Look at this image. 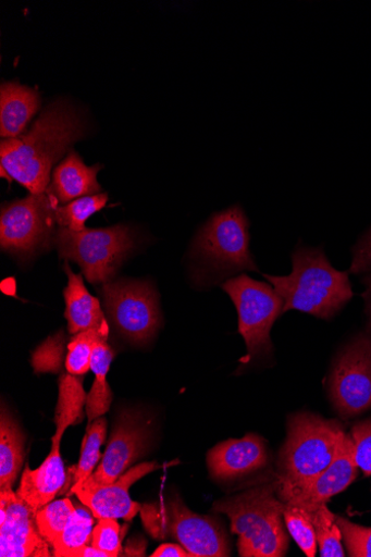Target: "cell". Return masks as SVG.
<instances>
[{
    "label": "cell",
    "mask_w": 371,
    "mask_h": 557,
    "mask_svg": "<svg viewBox=\"0 0 371 557\" xmlns=\"http://www.w3.org/2000/svg\"><path fill=\"white\" fill-rule=\"evenodd\" d=\"M82 113L64 99L47 106L25 135L3 138L0 144L2 176L16 181L30 194H41L50 183V172L70 153L71 146L86 136Z\"/></svg>",
    "instance_id": "1"
},
{
    "label": "cell",
    "mask_w": 371,
    "mask_h": 557,
    "mask_svg": "<svg viewBox=\"0 0 371 557\" xmlns=\"http://www.w3.org/2000/svg\"><path fill=\"white\" fill-rule=\"evenodd\" d=\"M287 276L263 274L284 300V313L299 311L331 320L353 298L348 273L337 271L322 247L298 245Z\"/></svg>",
    "instance_id": "2"
},
{
    "label": "cell",
    "mask_w": 371,
    "mask_h": 557,
    "mask_svg": "<svg viewBox=\"0 0 371 557\" xmlns=\"http://www.w3.org/2000/svg\"><path fill=\"white\" fill-rule=\"evenodd\" d=\"M249 221L238 206L211 216L190 247L191 280L199 287L213 286L258 267L249 249Z\"/></svg>",
    "instance_id": "3"
},
{
    "label": "cell",
    "mask_w": 371,
    "mask_h": 557,
    "mask_svg": "<svg viewBox=\"0 0 371 557\" xmlns=\"http://www.w3.org/2000/svg\"><path fill=\"white\" fill-rule=\"evenodd\" d=\"M284 506L274 482L220 499L213 510L230 518L240 556L283 557L289 545Z\"/></svg>",
    "instance_id": "4"
},
{
    "label": "cell",
    "mask_w": 371,
    "mask_h": 557,
    "mask_svg": "<svg viewBox=\"0 0 371 557\" xmlns=\"http://www.w3.org/2000/svg\"><path fill=\"white\" fill-rule=\"evenodd\" d=\"M345 434L335 420L307 412L290 416L277 462L276 488L299 486L320 475L336 458Z\"/></svg>",
    "instance_id": "5"
},
{
    "label": "cell",
    "mask_w": 371,
    "mask_h": 557,
    "mask_svg": "<svg viewBox=\"0 0 371 557\" xmlns=\"http://www.w3.org/2000/svg\"><path fill=\"white\" fill-rule=\"evenodd\" d=\"M235 304L238 331L244 337L247 352L240 364L249 367L259 360L273 357L271 331L284 314V300L270 284L258 282L246 274L232 277L222 284Z\"/></svg>",
    "instance_id": "6"
},
{
    "label": "cell",
    "mask_w": 371,
    "mask_h": 557,
    "mask_svg": "<svg viewBox=\"0 0 371 557\" xmlns=\"http://www.w3.org/2000/svg\"><path fill=\"white\" fill-rule=\"evenodd\" d=\"M60 258L77 263L92 284L112 281L134 248L133 230L127 225L74 232L59 227L55 236Z\"/></svg>",
    "instance_id": "7"
},
{
    "label": "cell",
    "mask_w": 371,
    "mask_h": 557,
    "mask_svg": "<svg viewBox=\"0 0 371 557\" xmlns=\"http://www.w3.org/2000/svg\"><path fill=\"white\" fill-rule=\"evenodd\" d=\"M60 207L49 190L8 202L0 214V246L23 260L55 244L57 218Z\"/></svg>",
    "instance_id": "8"
},
{
    "label": "cell",
    "mask_w": 371,
    "mask_h": 557,
    "mask_svg": "<svg viewBox=\"0 0 371 557\" xmlns=\"http://www.w3.org/2000/svg\"><path fill=\"white\" fill-rule=\"evenodd\" d=\"M147 513L145 523L156 539L172 536L193 557L231 555V544L221 525L214 519L193 513L178 497L168 504L150 505Z\"/></svg>",
    "instance_id": "9"
},
{
    "label": "cell",
    "mask_w": 371,
    "mask_h": 557,
    "mask_svg": "<svg viewBox=\"0 0 371 557\" xmlns=\"http://www.w3.org/2000/svg\"><path fill=\"white\" fill-rule=\"evenodd\" d=\"M101 295L110 321L132 343L149 342L161 327L159 297L148 282L111 281L102 284Z\"/></svg>",
    "instance_id": "10"
},
{
    "label": "cell",
    "mask_w": 371,
    "mask_h": 557,
    "mask_svg": "<svg viewBox=\"0 0 371 557\" xmlns=\"http://www.w3.org/2000/svg\"><path fill=\"white\" fill-rule=\"evenodd\" d=\"M329 394L344 419L371 410V337L360 334L339 351L329 379Z\"/></svg>",
    "instance_id": "11"
},
{
    "label": "cell",
    "mask_w": 371,
    "mask_h": 557,
    "mask_svg": "<svg viewBox=\"0 0 371 557\" xmlns=\"http://www.w3.org/2000/svg\"><path fill=\"white\" fill-rule=\"evenodd\" d=\"M49 546L38 531L36 512L13 488L0 490V556L48 557Z\"/></svg>",
    "instance_id": "12"
},
{
    "label": "cell",
    "mask_w": 371,
    "mask_h": 557,
    "mask_svg": "<svg viewBox=\"0 0 371 557\" xmlns=\"http://www.w3.org/2000/svg\"><path fill=\"white\" fill-rule=\"evenodd\" d=\"M358 470L353 438L345 434L336 458L325 471L299 486L276 488L277 495L285 503L311 509L317 505L327 504L333 496L344 492L356 480Z\"/></svg>",
    "instance_id": "13"
},
{
    "label": "cell",
    "mask_w": 371,
    "mask_h": 557,
    "mask_svg": "<svg viewBox=\"0 0 371 557\" xmlns=\"http://www.w3.org/2000/svg\"><path fill=\"white\" fill-rule=\"evenodd\" d=\"M159 469L154 462L141 463L122 475L110 485H97L83 482L72 487L71 493L76 494L81 502L98 519H124L132 521L143 509L141 505L129 496V488L147 474Z\"/></svg>",
    "instance_id": "14"
},
{
    "label": "cell",
    "mask_w": 371,
    "mask_h": 557,
    "mask_svg": "<svg viewBox=\"0 0 371 557\" xmlns=\"http://www.w3.org/2000/svg\"><path fill=\"white\" fill-rule=\"evenodd\" d=\"M147 441L146 432L136 418L124 412L115 425L101 463L86 482L97 485L115 483L141 457Z\"/></svg>",
    "instance_id": "15"
},
{
    "label": "cell",
    "mask_w": 371,
    "mask_h": 557,
    "mask_svg": "<svg viewBox=\"0 0 371 557\" xmlns=\"http://www.w3.org/2000/svg\"><path fill=\"white\" fill-rule=\"evenodd\" d=\"M269 460L267 442L252 433L224 441L207 455L209 473L219 481H234L255 473L267 468Z\"/></svg>",
    "instance_id": "16"
},
{
    "label": "cell",
    "mask_w": 371,
    "mask_h": 557,
    "mask_svg": "<svg viewBox=\"0 0 371 557\" xmlns=\"http://www.w3.org/2000/svg\"><path fill=\"white\" fill-rule=\"evenodd\" d=\"M66 482V472L61 455V447L51 450L37 470L26 466L16 494L37 512L61 492Z\"/></svg>",
    "instance_id": "17"
},
{
    "label": "cell",
    "mask_w": 371,
    "mask_h": 557,
    "mask_svg": "<svg viewBox=\"0 0 371 557\" xmlns=\"http://www.w3.org/2000/svg\"><path fill=\"white\" fill-rule=\"evenodd\" d=\"M101 165L88 168L82 158L71 150L67 158L52 172L51 184L47 188L60 206L85 196L96 195L101 190L97 174Z\"/></svg>",
    "instance_id": "18"
},
{
    "label": "cell",
    "mask_w": 371,
    "mask_h": 557,
    "mask_svg": "<svg viewBox=\"0 0 371 557\" xmlns=\"http://www.w3.org/2000/svg\"><path fill=\"white\" fill-rule=\"evenodd\" d=\"M41 104L39 92L16 82L0 87V135L15 138L26 128Z\"/></svg>",
    "instance_id": "19"
},
{
    "label": "cell",
    "mask_w": 371,
    "mask_h": 557,
    "mask_svg": "<svg viewBox=\"0 0 371 557\" xmlns=\"http://www.w3.org/2000/svg\"><path fill=\"white\" fill-rule=\"evenodd\" d=\"M64 271L69 277L64 296L66 301L65 318L69 322L70 333L76 335L108 323L101 311L99 300L90 295L85 287L83 276L74 274L69 262H65Z\"/></svg>",
    "instance_id": "20"
},
{
    "label": "cell",
    "mask_w": 371,
    "mask_h": 557,
    "mask_svg": "<svg viewBox=\"0 0 371 557\" xmlns=\"http://www.w3.org/2000/svg\"><path fill=\"white\" fill-rule=\"evenodd\" d=\"M113 359L114 351L108 341H102L95 346L90 362L95 381L86 400L88 425H91L95 420L101 418L111 409L114 396L108 382V374Z\"/></svg>",
    "instance_id": "21"
},
{
    "label": "cell",
    "mask_w": 371,
    "mask_h": 557,
    "mask_svg": "<svg viewBox=\"0 0 371 557\" xmlns=\"http://www.w3.org/2000/svg\"><path fill=\"white\" fill-rule=\"evenodd\" d=\"M0 421V490H7L13 488L23 468L25 435L4 408Z\"/></svg>",
    "instance_id": "22"
},
{
    "label": "cell",
    "mask_w": 371,
    "mask_h": 557,
    "mask_svg": "<svg viewBox=\"0 0 371 557\" xmlns=\"http://www.w3.org/2000/svg\"><path fill=\"white\" fill-rule=\"evenodd\" d=\"M87 394L83 387V379L72 374H63L60 379V397L57 409V433L51 437V447H61L66 430L79 423Z\"/></svg>",
    "instance_id": "23"
},
{
    "label": "cell",
    "mask_w": 371,
    "mask_h": 557,
    "mask_svg": "<svg viewBox=\"0 0 371 557\" xmlns=\"http://www.w3.org/2000/svg\"><path fill=\"white\" fill-rule=\"evenodd\" d=\"M88 509V508H87ZM83 506L76 508L67 527L58 540L52 543V555L58 557H81L91 541L94 516Z\"/></svg>",
    "instance_id": "24"
},
{
    "label": "cell",
    "mask_w": 371,
    "mask_h": 557,
    "mask_svg": "<svg viewBox=\"0 0 371 557\" xmlns=\"http://www.w3.org/2000/svg\"><path fill=\"white\" fill-rule=\"evenodd\" d=\"M314 528L317 544L322 557L346 556L343 533L336 523V516L329 509L327 504L307 509Z\"/></svg>",
    "instance_id": "25"
},
{
    "label": "cell",
    "mask_w": 371,
    "mask_h": 557,
    "mask_svg": "<svg viewBox=\"0 0 371 557\" xmlns=\"http://www.w3.org/2000/svg\"><path fill=\"white\" fill-rule=\"evenodd\" d=\"M110 335L109 323L97 329L81 332L69 344L66 370L75 376H83L90 370L91 356L95 346L108 341Z\"/></svg>",
    "instance_id": "26"
},
{
    "label": "cell",
    "mask_w": 371,
    "mask_h": 557,
    "mask_svg": "<svg viewBox=\"0 0 371 557\" xmlns=\"http://www.w3.org/2000/svg\"><path fill=\"white\" fill-rule=\"evenodd\" d=\"M108 194H96L77 198L66 206H60L55 211L57 223L60 227L74 232L86 230L87 220L101 211L108 205Z\"/></svg>",
    "instance_id": "27"
},
{
    "label": "cell",
    "mask_w": 371,
    "mask_h": 557,
    "mask_svg": "<svg viewBox=\"0 0 371 557\" xmlns=\"http://www.w3.org/2000/svg\"><path fill=\"white\" fill-rule=\"evenodd\" d=\"M76 508L70 498L50 502L36 512V524L42 539L51 546L63 533Z\"/></svg>",
    "instance_id": "28"
},
{
    "label": "cell",
    "mask_w": 371,
    "mask_h": 557,
    "mask_svg": "<svg viewBox=\"0 0 371 557\" xmlns=\"http://www.w3.org/2000/svg\"><path fill=\"white\" fill-rule=\"evenodd\" d=\"M108 434V421L99 418L88 425L86 435L82 445V454L76 472L74 474V485H79L85 482L91 474L99 462L100 447L106 441Z\"/></svg>",
    "instance_id": "29"
},
{
    "label": "cell",
    "mask_w": 371,
    "mask_h": 557,
    "mask_svg": "<svg viewBox=\"0 0 371 557\" xmlns=\"http://www.w3.org/2000/svg\"><path fill=\"white\" fill-rule=\"evenodd\" d=\"M284 520L288 532L304 554L314 557L318 544L309 511L299 505L285 503Z\"/></svg>",
    "instance_id": "30"
},
{
    "label": "cell",
    "mask_w": 371,
    "mask_h": 557,
    "mask_svg": "<svg viewBox=\"0 0 371 557\" xmlns=\"http://www.w3.org/2000/svg\"><path fill=\"white\" fill-rule=\"evenodd\" d=\"M336 523L342 530L344 545L351 557H371V528L337 517Z\"/></svg>",
    "instance_id": "31"
},
{
    "label": "cell",
    "mask_w": 371,
    "mask_h": 557,
    "mask_svg": "<svg viewBox=\"0 0 371 557\" xmlns=\"http://www.w3.org/2000/svg\"><path fill=\"white\" fill-rule=\"evenodd\" d=\"M91 546L106 552L110 557L120 555L122 548L121 527L116 520L101 519L94 528Z\"/></svg>",
    "instance_id": "32"
},
{
    "label": "cell",
    "mask_w": 371,
    "mask_h": 557,
    "mask_svg": "<svg viewBox=\"0 0 371 557\" xmlns=\"http://www.w3.org/2000/svg\"><path fill=\"white\" fill-rule=\"evenodd\" d=\"M355 459L364 476H371V419L353 426Z\"/></svg>",
    "instance_id": "33"
},
{
    "label": "cell",
    "mask_w": 371,
    "mask_h": 557,
    "mask_svg": "<svg viewBox=\"0 0 371 557\" xmlns=\"http://www.w3.org/2000/svg\"><path fill=\"white\" fill-rule=\"evenodd\" d=\"M353 251L350 273L360 274L371 271V228L361 237Z\"/></svg>",
    "instance_id": "34"
},
{
    "label": "cell",
    "mask_w": 371,
    "mask_h": 557,
    "mask_svg": "<svg viewBox=\"0 0 371 557\" xmlns=\"http://www.w3.org/2000/svg\"><path fill=\"white\" fill-rule=\"evenodd\" d=\"M152 557H193L181 544H163L151 555Z\"/></svg>",
    "instance_id": "35"
},
{
    "label": "cell",
    "mask_w": 371,
    "mask_h": 557,
    "mask_svg": "<svg viewBox=\"0 0 371 557\" xmlns=\"http://www.w3.org/2000/svg\"><path fill=\"white\" fill-rule=\"evenodd\" d=\"M88 557V556H94V557H110V555L106 552H102L94 546H87L83 553H82V556L81 557Z\"/></svg>",
    "instance_id": "36"
},
{
    "label": "cell",
    "mask_w": 371,
    "mask_h": 557,
    "mask_svg": "<svg viewBox=\"0 0 371 557\" xmlns=\"http://www.w3.org/2000/svg\"><path fill=\"white\" fill-rule=\"evenodd\" d=\"M368 290L366 293V300L368 302L369 308L371 309V277L367 281Z\"/></svg>",
    "instance_id": "37"
}]
</instances>
